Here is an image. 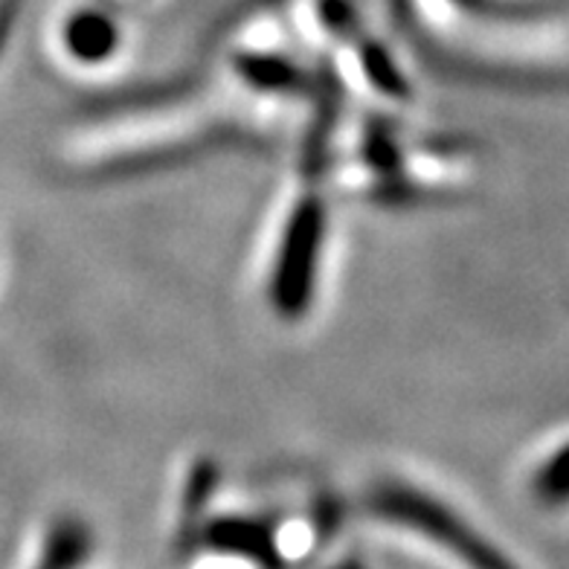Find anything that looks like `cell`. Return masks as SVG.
<instances>
[{
	"label": "cell",
	"mask_w": 569,
	"mask_h": 569,
	"mask_svg": "<svg viewBox=\"0 0 569 569\" xmlns=\"http://www.w3.org/2000/svg\"><path fill=\"white\" fill-rule=\"evenodd\" d=\"M369 509L378 520H390L401 529L421 535L427 543H436L468 569H515L509 558L497 552L468 520H462L442 500L425 495L421 488L387 482L375 491Z\"/></svg>",
	"instance_id": "cell-1"
},
{
	"label": "cell",
	"mask_w": 569,
	"mask_h": 569,
	"mask_svg": "<svg viewBox=\"0 0 569 569\" xmlns=\"http://www.w3.org/2000/svg\"><path fill=\"white\" fill-rule=\"evenodd\" d=\"M236 68H239V76L244 82L262 90H297L302 84L300 70L279 56L248 53L236 61Z\"/></svg>",
	"instance_id": "cell-4"
},
{
	"label": "cell",
	"mask_w": 569,
	"mask_h": 569,
	"mask_svg": "<svg viewBox=\"0 0 569 569\" xmlns=\"http://www.w3.org/2000/svg\"><path fill=\"white\" fill-rule=\"evenodd\" d=\"M322 241H326V207L320 198L308 196L291 210L270 277V302L288 320L302 317L311 306Z\"/></svg>",
	"instance_id": "cell-2"
},
{
	"label": "cell",
	"mask_w": 569,
	"mask_h": 569,
	"mask_svg": "<svg viewBox=\"0 0 569 569\" xmlns=\"http://www.w3.org/2000/svg\"><path fill=\"white\" fill-rule=\"evenodd\" d=\"M64 47L73 59L84 64H99L111 59L120 47V30L117 21L97 9H82L64 23Z\"/></svg>",
	"instance_id": "cell-3"
},
{
	"label": "cell",
	"mask_w": 569,
	"mask_h": 569,
	"mask_svg": "<svg viewBox=\"0 0 569 569\" xmlns=\"http://www.w3.org/2000/svg\"><path fill=\"white\" fill-rule=\"evenodd\" d=\"M360 61H363V68H367V73L372 76V82L378 84V88H383L387 93H405V79L398 76V68L392 64V59L387 56L383 47L367 44L363 47V53H360Z\"/></svg>",
	"instance_id": "cell-6"
},
{
	"label": "cell",
	"mask_w": 569,
	"mask_h": 569,
	"mask_svg": "<svg viewBox=\"0 0 569 569\" xmlns=\"http://www.w3.org/2000/svg\"><path fill=\"white\" fill-rule=\"evenodd\" d=\"M535 497L543 506H567L569 502V442L540 462L532 480Z\"/></svg>",
	"instance_id": "cell-5"
}]
</instances>
